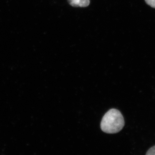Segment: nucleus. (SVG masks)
<instances>
[{
  "instance_id": "f257e3e1",
  "label": "nucleus",
  "mask_w": 155,
  "mask_h": 155,
  "mask_svg": "<svg viewBox=\"0 0 155 155\" xmlns=\"http://www.w3.org/2000/svg\"><path fill=\"white\" fill-rule=\"evenodd\" d=\"M124 125L125 121L121 112L116 109H112L103 117L101 127L104 132L115 134L122 130Z\"/></svg>"
},
{
  "instance_id": "f03ea898",
  "label": "nucleus",
  "mask_w": 155,
  "mask_h": 155,
  "mask_svg": "<svg viewBox=\"0 0 155 155\" xmlns=\"http://www.w3.org/2000/svg\"><path fill=\"white\" fill-rule=\"evenodd\" d=\"M70 5L74 7L84 8L89 5L90 0H68Z\"/></svg>"
},
{
  "instance_id": "7ed1b4c3",
  "label": "nucleus",
  "mask_w": 155,
  "mask_h": 155,
  "mask_svg": "<svg viewBox=\"0 0 155 155\" xmlns=\"http://www.w3.org/2000/svg\"><path fill=\"white\" fill-rule=\"evenodd\" d=\"M145 1L148 5L155 8V0H145Z\"/></svg>"
},
{
  "instance_id": "20e7f679",
  "label": "nucleus",
  "mask_w": 155,
  "mask_h": 155,
  "mask_svg": "<svg viewBox=\"0 0 155 155\" xmlns=\"http://www.w3.org/2000/svg\"><path fill=\"white\" fill-rule=\"evenodd\" d=\"M146 155H155V146L150 148L147 151Z\"/></svg>"
}]
</instances>
